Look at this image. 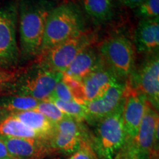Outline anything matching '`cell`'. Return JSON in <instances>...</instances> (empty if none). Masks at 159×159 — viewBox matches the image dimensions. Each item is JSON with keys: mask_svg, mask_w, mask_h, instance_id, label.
I'll return each instance as SVG.
<instances>
[{"mask_svg": "<svg viewBox=\"0 0 159 159\" xmlns=\"http://www.w3.org/2000/svg\"><path fill=\"white\" fill-rule=\"evenodd\" d=\"M136 13L142 19L159 17V0H145L136 7Z\"/></svg>", "mask_w": 159, "mask_h": 159, "instance_id": "24", "label": "cell"}, {"mask_svg": "<svg viewBox=\"0 0 159 159\" xmlns=\"http://www.w3.org/2000/svg\"><path fill=\"white\" fill-rule=\"evenodd\" d=\"M150 159H158V156H153V157H152V158H151Z\"/></svg>", "mask_w": 159, "mask_h": 159, "instance_id": "31", "label": "cell"}, {"mask_svg": "<svg viewBox=\"0 0 159 159\" xmlns=\"http://www.w3.org/2000/svg\"><path fill=\"white\" fill-rule=\"evenodd\" d=\"M0 136L43 140L35 131L29 128L11 115H7L6 118L0 121Z\"/></svg>", "mask_w": 159, "mask_h": 159, "instance_id": "18", "label": "cell"}, {"mask_svg": "<svg viewBox=\"0 0 159 159\" xmlns=\"http://www.w3.org/2000/svg\"><path fill=\"white\" fill-rule=\"evenodd\" d=\"M84 30V18L76 5L66 2L55 6L47 18L39 56Z\"/></svg>", "mask_w": 159, "mask_h": 159, "instance_id": "2", "label": "cell"}, {"mask_svg": "<svg viewBox=\"0 0 159 159\" xmlns=\"http://www.w3.org/2000/svg\"><path fill=\"white\" fill-rule=\"evenodd\" d=\"M148 103V100L144 94L129 88L126 85L123 107L125 144H131L136 138Z\"/></svg>", "mask_w": 159, "mask_h": 159, "instance_id": "12", "label": "cell"}, {"mask_svg": "<svg viewBox=\"0 0 159 159\" xmlns=\"http://www.w3.org/2000/svg\"><path fill=\"white\" fill-rule=\"evenodd\" d=\"M52 159H61V158H52Z\"/></svg>", "mask_w": 159, "mask_h": 159, "instance_id": "32", "label": "cell"}, {"mask_svg": "<svg viewBox=\"0 0 159 159\" xmlns=\"http://www.w3.org/2000/svg\"><path fill=\"white\" fill-rule=\"evenodd\" d=\"M117 81L119 80L105 63L81 80L86 102L102 96Z\"/></svg>", "mask_w": 159, "mask_h": 159, "instance_id": "15", "label": "cell"}, {"mask_svg": "<svg viewBox=\"0 0 159 159\" xmlns=\"http://www.w3.org/2000/svg\"><path fill=\"white\" fill-rule=\"evenodd\" d=\"M51 101L66 116H70L78 122H83L85 119V107L84 105L79 104L75 101H61L50 97L48 99Z\"/></svg>", "mask_w": 159, "mask_h": 159, "instance_id": "21", "label": "cell"}, {"mask_svg": "<svg viewBox=\"0 0 159 159\" xmlns=\"http://www.w3.org/2000/svg\"><path fill=\"white\" fill-rule=\"evenodd\" d=\"M135 47L142 54L150 55L158 52L159 17L139 21L135 33Z\"/></svg>", "mask_w": 159, "mask_h": 159, "instance_id": "16", "label": "cell"}, {"mask_svg": "<svg viewBox=\"0 0 159 159\" xmlns=\"http://www.w3.org/2000/svg\"><path fill=\"white\" fill-rule=\"evenodd\" d=\"M62 80L68 86L75 102L81 105H85L87 102L81 80H78L65 75H63Z\"/></svg>", "mask_w": 159, "mask_h": 159, "instance_id": "23", "label": "cell"}, {"mask_svg": "<svg viewBox=\"0 0 159 159\" xmlns=\"http://www.w3.org/2000/svg\"><path fill=\"white\" fill-rule=\"evenodd\" d=\"M40 102L41 101L30 97L3 94L0 96V110L10 114L34 110Z\"/></svg>", "mask_w": 159, "mask_h": 159, "instance_id": "19", "label": "cell"}, {"mask_svg": "<svg viewBox=\"0 0 159 159\" xmlns=\"http://www.w3.org/2000/svg\"><path fill=\"white\" fill-rule=\"evenodd\" d=\"M114 159H134V158L129 152L128 149L124 146V148L122 149V150L119 152V153L117 155Z\"/></svg>", "mask_w": 159, "mask_h": 159, "instance_id": "28", "label": "cell"}, {"mask_svg": "<svg viewBox=\"0 0 159 159\" xmlns=\"http://www.w3.org/2000/svg\"><path fill=\"white\" fill-rule=\"evenodd\" d=\"M0 141L14 159H42L53 152L42 139L0 136Z\"/></svg>", "mask_w": 159, "mask_h": 159, "instance_id": "13", "label": "cell"}, {"mask_svg": "<svg viewBox=\"0 0 159 159\" xmlns=\"http://www.w3.org/2000/svg\"><path fill=\"white\" fill-rule=\"evenodd\" d=\"M145 0H122L123 3L128 7L132 9H136L139 5H142Z\"/></svg>", "mask_w": 159, "mask_h": 159, "instance_id": "29", "label": "cell"}, {"mask_svg": "<svg viewBox=\"0 0 159 159\" xmlns=\"http://www.w3.org/2000/svg\"><path fill=\"white\" fill-rule=\"evenodd\" d=\"M85 11L97 21H105L114 15V0H83Z\"/></svg>", "mask_w": 159, "mask_h": 159, "instance_id": "20", "label": "cell"}, {"mask_svg": "<svg viewBox=\"0 0 159 159\" xmlns=\"http://www.w3.org/2000/svg\"><path fill=\"white\" fill-rule=\"evenodd\" d=\"M8 115L14 116L29 128L35 131L46 142L52 134L55 125L39 111L30 110Z\"/></svg>", "mask_w": 159, "mask_h": 159, "instance_id": "17", "label": "cell"}, {"mask_svg": "<svg viewBox=\"0 0 159 159\" xmlns=\"http://www.w3.org/2000/svg\"><path fill=\"white\" fill-rule=\"evenodd\" d=\"M104 63L99 51L91 44L80 52L63 75L82 80Z\"/></svg>", "mask_w": 159, "mask_h": 159, "instance_id": "14", "label": "cell"}, {"mask_svg": "<svg viewBox=\"0 0 159 159\" xmlns=\"http://www.w3.org/2000/svg\"><path fill=\"white\" fill-rule=\"evenodd\" d=\"M94 40L92 33L85 30L40 55L36 58V63L52 71L63 74L80 52L93 44Z\"/></svg>", "mask_w": 159, "mask_h": 159, "instance_id": "6", "label": "cell"}, {"mask_svg": "<svg viewBox=\"0 0 159 159\" xmlns=\"http://www.w3.org/2000/svg\"><path fill=\"white\" fill-rule=\"evenodd\" d=\"M24 71L23 69L10 70L5 68H0V94L4 91L9 90Z\"/></svg>", "mask_w": 159, "mask_h": 159, "instance_id": "25", "label": "cell"}, {"mask_svg": "<svg viewBox=\"0 0 159 159\" xmlns=\"http://www.w3.org/2000/svg\"><path fill=\"white\" fill-rule=\"evenodd\" d=\"M34 110L42 114L52 123L55 125L66 116L60 109L51 101H41Z\"/></svg>", "mask_w": 159, "mask_h": 159, "instance_id": "22", "label": "cell"}, {"mask_svg": "<svg viewBox=\"0 0 159 159\" xmlns=\"http://www.w3.org/2000/svg\"><path fill=\"white\" fill-rule=\"evenodd\" d=\"M158 111L148 103L136 138L125 145L134 159H150L158 154Z\"/></svg>", "mask_w": 159, "mask_h": 159, "instance_id": "7", "label": "cell"}, {"mask_svg": "<svg viewBox=\"0 0 159 159\" xmlns=\"http://www.w3.org/2000/svg\"><path fill=\"white\" fill-rule=\"evenodd\" d=\"M129 88L144 94L149 104L157 111L159 108L158 52L150 55L138 70L134 69L125 82Z\"/></svg>", "mask_w": 159, "mask_h": 159, "instance_id": "8", "label": "cell"}, {"mask_svg": "<svg viewBox=\"0 0 159 159\" xmlns=\"http://www.w3.org/2000/svg\"><path fill=\"white\" fill-rule=\"evenodd\" d=\"M7 159H14V158H7Z\"/></svg>", "mask_w": 159, "mask_h": 159, "instance_id": "33", "label": "cell"}, {"mask_svg": "<svg viewBox=\"0 0 159 159\" xmlns=\"http://www.w3.org/2000/svg\"><path fill=\"white\" fill-rule=\"evenodd\" d=\"M69 159H97V157L88 141L83 139L79 148L72 153Z\"/></svg>", "mask_w": 159, "mask_h": 159, "instance_id": "26", "label": "cell"}, {"mask_svg": "<svg viewBox=\"0 0 159 159\" xmlns=\"http://www.w3.org/2000/svg\"><path fill=\"white\" fill-rule=\"evenodd\" d=\"M50 97L57 99L61 101H65V102L75 101L72 95L71 94L70 90L69 89L68 86L65 84V83L62 80V78L55 85L52 94Z\"/></svg>", "mask_w": 159, "mask_h": 159, "instance_id": "27", "label": "cell"}, {"mask_svg": "<svg viewBox=\"0 0 159 159\" xmlns=\"http://www.w3.org/2000/svg\"><path fill=\"white\" fill-rule=\"evenodd\" d=\"M83 139H85L84 130L81 122L66 116L55 125L52 134L47 142L53 152L59 151L71 154L79 148Z\"/></svg>", "mask_w": 159, "mask_h": 159, "instance_id": "10", "label": "cell"}, {"mask_svg": "<svg viewBox=\"0 0 159 159\" xmlns=\"http://www.w3.org/2000/svg\"><path fill=\"white\" fill-rule=\"evenodd\" d=\"M125 89V83L117 81L102 96L85 103V121L95 125L114 112L124 101Z\"/></svg>", "mask_w": 159, "mask_h": 159, "instance_id": "11", "label": "cell"}, {"mask_svg": "<svg viewBox=\"0 0 159 159\" xmlns=\"http://www.w3.org/2000/svg\"><path fill=\"white\" fill-rule=\"evenodd\" d=\"M55 7L52 0H20L19 4L21 52L24 58H37L41 53L47 18Z\"/></svg>", "mask_w": 159, "mask_h": 159, "instance_id": "1", "label": "cell"}, {"mask_svg": "<svg viewBox=\"0 0 159 159\" xmlns=\"http://www.w3.org/2000/svg\"><path fill=\"white\" fill-rule=\"evenodd\" d=\"M63 77L36 63L34 66L23 71L11 85L8 94L30 97L39 101H47L52 94L55 85Z\"/></svg>", "mask_w": 159, "mask_h": 159, "instance_id": "4", "label": "cell"}, {"mask_svg": "<svg viewBox=\"0 0 159 159\" xmlns=\"http://www.w3.org/2000/svg\"><path fill=\"white\" fill-rule=\"evenodd\" d=\"M103 61L119 81L125 83L135 69L136 53L131 41L123 35H113L99 48Z\"/></svg>", "mask_w": 159, "mask_h": 159, "instance_id": "5", "label": "cell"}, {"mask_svg": "<svg viewBox=\"0 0 159 159\" xmlns=\"http://www.w3.org/2000/svg\"><path fill=\"white\" fill-rule=\"evenodd\" d=\"M18 9L11 5L0 9V66H12L19 61L20 52L16 41Z\"/></svg>", "mask_w": 159, "mask_h": 159, "instance_id": "9", "label": "cell"}, {"mask_svg": "<svg viewBox=\"0 0 159 159\" xmlns=\"http://www.w3.org/2000/svg\"><path fill=\"white\" fill-rule=\"evenodd\" d=\"M124 101L108 116L97 123L93 150L99 159H114L125 144L123 125Z\"/></svg>", "mask_w": 159, "mask_h": 159, "instance_id": "3", "label": "cell"}, {"mask_svg": "<svg viewBox=\"0 0 159 159\" xmlns=\"http://www.w3.org/2000/svg\"><path fill=\"white\" fill-rule=\"evenodd\" d=\"M11 158L12 157L8 153V151L6 148L5 144L2 141H0V159H7Z\"/></svg>", "mask_w": 159, "mask_h": 159, "instance_id": "30", "label": "cell"}]
</instances>
